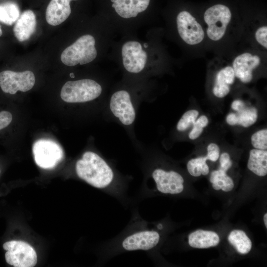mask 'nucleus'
<instances>
[{
	"instance_id": "1",
	"label": "nucleus",
	"mask_w": 267,
	"mask_h": 267,
	"mask_svg": "<svg viewBox=\"0 0 267 267\" xmlns=\"http://www.w3.org/2000/svg\"><path fill=\"white\" fill-rule=\"evenodd\" d=\"M77 176L89 185L104 189L110 186L115 179L111 166L97 153L87 151L76 162Z\"/></svg>"
},
{
	"instance_id": "2",
	"label": "nucleus",
	"mask_w": 267,
	"mask_h": 267,
	"mask_svg": "<svg viewBox=\"0 0 267 267\" xmlns=\"http://www.w3.org/2000/svg\"><path fill=\"white\" fill-rule=\"evenodd\" d=\"M102 91V87L97 82L84 79L65 83L61 89L60 96L67 103H81L95 100Z\"/></svg>"
},
{
	"instance_id": "3",
	"label": "nucleus",
	"mask_w": 267,
	"mask_h": 267,
	"mask_svg": "<svg viewBox=\"0 0 267 267\" xmlns=\"http://www.w3.org/2000/svg\"><path fill=\"white\" fill-rule=\"evenodd\" d=\"M95 44V40L92 35H83L63 51L61 60L68 66L90 63L97 56Z\"/></svg>"
},
{
	"instance_id": "4",
	"label": "nucleus",
	"mask_w": 267,
	"mask_h": 267,
	"mask_svg": "<svg viewBox=\"0 0 267 267\" xmlns=\"http://www.w3.org/2000/svg\"><path fill=\"white\" fill-rule=\"evenodd\" d=\"M203 19L208 38L212 41L219 42L226 34L231 22L232 13L226 5L217 4L206 10Z\"/></svg>"
},
{
	"instance_id": "5",
	"label": "nucleus",
	"mask_w": 267,
	"mask_h": 267,
	"mask_svg": "<svg viewBox=\"0 0 267 267\" xmlns=\"http://www.w3.org/2000/svg\"><path fill=\"white\" fill-rule=\"evenodd\" d=\"M2 247L6 262L14 267H33L37 263V253L32 246L22 241L11 240Z\"/></svg>"
},
{
	"instance_id": "6",
	"label": "nucleus",
	"mask_w": 267,
	"mask_h": 267,
	"mask_svg": "<svg viewBox=\"0 0 267 267\" xmlns=\"http://www.w3.org/2000/svg\"><path fill=\"white\" fill-rule=\"evenodd\" d=\"M32 151L36 164L44 169L53 168L61 162L64 156L61 146L49 139L42 138L35 141Z\"/></svg>"
},
{
	"instance_id": "7",
	"label": "nucleus",
	"mask_w": 267,
	"mask_h": 267,
	"mask_svg": "<svg viewBox=\"0 0 267 267\" xmlns=\"http://www.w3.org/2000/svg\"><path fill=\"white\" fill-rule=\"evenodd\" d=\"M109 107L112 115L125 126H131L136 118V109L129 92L120 89L111 95Z\"/></svg>"
},
{
	"instance_id": "8",
	"label": "nucleus",
	"mask_w": 267,
	"mask_h": 267,
	"mask_svg": "<svg viewBox=\"0 0 267 267\" xmlns=\"http://www.w3.org/2000/svg\"><path fill=\"white\" fill-rule=\"evenodd\" d=\"M178 34L187 44L196 45L203 42L205 32L201 24L189 12L182 10L176 18Z\"/></svg>"
},
{
	"instance_id": "9",
	"label": "nucleus",
	"mask_w": 267,
	"mask_h": 267,
	"mask_svg": "<svg viewBox=\"0 0 267 267\" xmlns=\"http://www.w3.org/2000/svg\"><path fill=\"white\" fill-rule=\"evenodd\" d=\"M35 77L33 72L4 70L0 72V87L3 92L15 94L18 91L26 92L34 87Z\"/></svg>"
},
{
	"instance_id": "10",
	"label": "nucleus",
	"mask_w": 267,
	"mask_h": 267,
	"mask_svg": "<svg viewBox=\"0 0 267 267\" xmlns=\"http://www.w3.org/2000/svg\"><path fill=\"white\" fill-rule=\"evenodd\" d=\"M123 66L128 72L137 74L141 72L146 64L147 55L140 43L130 41L122 47Z\"/></svg>"
},
{
	"instance_id": "11",
	"label": "nucleus",
	"mask_w": 267,
	"mask_h": 267,
	"mask_svg": "<svg viewBox=\"0 0 267 267\" xmlns=\"http://www.w3.org/2000/svg\"><path fill=\"white\" fill-rule=\"evenodd\" d=\"M261 62L260 56L254 53L244 52L237 55L231 64L235 77L243 83H250L253 78V71Z\"/></svg>"
},
{
	"instance_id": "12",
	"label": "nucleus",
	"mask_w": 267,
	"mask_h": 267,
	"mask_svg": "<svg viewBox=\"0 0 267 267\" xmlns=\"http://www.w3.org/2000/svg\"><path fill=\"white\" fill-rule=\"evenodd\" d=\"M151 175L157 190L162 193L176 194L183 190V178L176 171L157 168L153 171Z\"/></svg>"
},
{
	"instance_id": "13",
	"label": "nucleus",
	"mask_w": 267,
	"mask_h": 267,
	"mask_svg": "<svg viewBox=\"0 0 267 267\" xmlns=\"http://www.w3.org/2000/svg\"><path fill=\"white\" fill-rule=\"evenodd\" d=\"M159 240L160 235L157 231L142 230L127 236L122 246L127 251L149 250L156 246Z\"/></svg>"
},
{
	"instance_id": "14",
	"label": "nucleus",
	"mask_w": 267,
	"mask_h": 267,
	"mask_svg": "<svg viewBox=\"0 0 267 267\" xmlns=\"http://www.w3.org/2000/svg\"><path fill=\"white\" fill-rule=\"evenodd\" d=\"M231 108L236 112L229 113L226 116V121L229 125L248 128L256 122L258 111L256 108L247 107L243 101L239 99L232 102Z\"/></svg>"
},
{
	"instance_id": "15",
	"label": "nucleus",
	"mask_w": 267,
	"mask_h": 267,
	"mask_svg": "<svg viewBox=\"0 0 267 267\" xmlns=\"http://www.w3.org/2000/svg\"><path fill=\"white\" fill-rule=\"evenodd\" d=\"M221 60L222 65L216 73L212 91L219 98H223L230 91V86L235 81V76L231 65Z\"/></svg>"
},
{
	"instance_id": "16",
	"label": "nucleus",
	"mask_w": 267,
	"mask_h": 267,
	"mask_svg": "<svg viewBox=\"0 0 267 267\" xmlns=\"http://www.w3.org/2000/svg\"><path fill=\"white\" fill-rule=\"evenodd\" d=\"M76 0H51L45 11V19L51 26L58 25L65 21L71 14L70 3Z\"/></svg>"
},
{
	"instance_id": "17",
	"label": "nucleus",
	"mask_w": 267,
	"mask_h": 267,
	"mask_svg": "<svg viewBox=\"0 0 267 267\" xmlns=\"http://www.w3.org/2000/svg\"><path fill=\"white\" fill-rule=\"evenodd\" d=\"M112 7L121 17L134 18L148 7L150 0H111Z\"/></svg>"
},
{
	"instance_id": "18",
	"label": "nucleus",
	"mask_w": 267,
	"mask_h": 267,
	"mask_svg": "<svg viewBox=\"0 0 267 267\" xmlns=\"http://www.w3.org/2000/svg\"><path fill=\"white\" fill-rule=\"evenodd\" d=\"M37 26L36 17L31 10L23 11L20 15L13 28L15 37L19 42L28 40L34 34Z\"/></svg>"
},
{
	"instance_id": "19",
	"label": "nucleus",
	"mask_w": 267,
	"mask_h": 267,
	"mask_svg": "<svg viewBox=\"0 0 267 267\" xmlns=\"http://www.w3.org/2000/svg\"><path fill=\"white\" fill-rule=\"evenodd\" d=\"M219 242V235L212 231L198 229L188 236L189 245L195 248H208L218 245Z\"/></svg>"
},
{
	"instance_id": "20",
	"label": "nucleus",
	"mask_w": 267,
	"mask_h": 267,
	"mask_svg": "<svg viewBox=\"0 0 267 267\" xmlns=\"http://www.w3.org/2000/svg\"><path fill=\"white\" fill-rule=\"evenodd\" d=\"M248 169L259 177L267 174V151L253 149L250 150L247 163Z\"/></svg>"
},
{
	"instance_id": "21",
	"label": "nucleus",
	"mask_w": 267,
	"mask_h": 267,
	"mask_svg": "<svg viewBox=\"0 0 267 267\" xmlns=\"http://www.w3.org/2000/svg\"><path fill=\"white\" fill-rule=\"evenodd\" d=\"M228 240L237 252L242 255L248 253L252 248V242L245 232L241 230H232L229 234Z\"/></svg>"
},
{
	"instance_id": "22",
	"label": "nucleus",
	"mask_w": 267,
	"mask_h": 267,
	"mask_svg": "<svg viewBox=\"0 0 267 267\" xmlns=\"http://www.w3.org/2000/svg\"><path fill=\"white\" fill-rule=\"evenodd\" d=\"M210 181L213 188L216 190L222 189L224 192H228L234 187L232 178L226 174V172L219 169L211 173Z\"/></svg>"
},
{
	"instance_id": "23",
	"label": "nucleus",
	"mask_w": 267,
	"mask_h": 267,
	"mask_svg": "<svg viewBox=\"0 0 267 267\" xmlns=\"http://www.w3.org/2000/svg\"><path fill=\"white\" fill-rule=\"evenodd\" d=\"M20 16L18 5L13 2L0 3V22L7 25L15 23Z\"/></svg>"
},
{
	"instance_id": "24",
	"label": "nucleus",
	"mask_w": 267,
	"mask_h": 267,
	"mask_svg": "<svg viewBox=\"0 0 267 267\" xmlns=\"http://www.w3.org/2000/svg\"><path fill=\"white\" fill-rule=\"evenodd\" d=\"M206 156L199 157L190 160L187 164L188 173L193 177L207 175L209 173V168L206 163Z\"/></svg>"
},
{
	"instance_id": "25",
	"label": "nucleus",
	"mask_w": 267,
	"mask_h": 267,
	"mask_svg": "<svg viewBox=\"0 0 267 267\" xmlns=\"http://www.w3.org/2000/svg\"><path fill=\"white\" fill-rule=\"evenodd\" d=\"M199 112L196 110H190L185 112L178 121L177 125V130L179 132L186 130L195 122Z\"/></svg>"
},
{
	"instance_id": "26",
	"label": "nucleus",
	"mask_w": 267,
	"mask_h": 267,
	"mask_svg": "<svg viewBox=\"0 0 267 267\" xmlns=\"http://www.w3.org/2000/svg\"><path fill=\"white\" fill-rule=\"evenodd\" d=\"M251 141L255 149L267 150V130H261L254 133L251 136Z\"/></svg>"
},
{
	"instance_id": "27",
	"label": "nucleus",
	"mask_w": 267,
	"mask_h": 267,
	"mask_svg": "<svg viewBox=\"0 0 267 267\" xmlns=\"http://www.w3.org/2000/svg\"><path fill=\"white\" fill-rule=\"evenodd\" d=\"M209 123L208 118L205 116H201L193 124V128L189 134V138L194 140L201 135L203 128L206 127Z\"/></svg>"
},
{
	"instance_id": "28",
	"label": "nucleus",
	"mask_w": 267,
	"mask_h": 267,
	"mask_svg": "<svg viewBox=\"0 0 267 267\" xmlns=\"http://www.w3.org/2000/svg\"><path fill=\"white\" fill-rule=\"evenodd\" d=\"M256 42L265 49L267 48V26L262 25L258 27L255 32Z\"/></svg>"
},
{
	"instance_id": "29",
	"label": "nucleus",
	"mask_w": 267,
	"mask_h": 267,
	"mask_svg": "<svg viewBox=\"0 0 267 267\" xmlns=\"http://www.w3.org/2000/svg\"><path fill=\"white\" fill-rule=\"evenodd\" d=\"M220 148L214 143H210L207 147V154L206 156L208 160L216 162L220 157Z\"/></svg>"
},
{
	"instance_id": "30",
	"label": "nucleus",
	"mask_w": 267,
	"mask_h": 267,
	"mask_svg": "<svg viewBox=\"0 0 267 267\" xmlns=\"http://www.w3.org/2000/svg\"><path fill=\"white\" fill-rule=\"evenodd\" d=\"M13 117L8 111L2 110L0 111V131L7 128L11 123Z\"/></svg>"
},
{
	"instance_id": "31",
	"label": "nucleus",
	"mask_w": 267,
	"mask_h": 267,
	"mask_svg": "<svg viewBox=\"0 0 267 267\" xmlns=\"http://www.w3.org/2000/svg\"><path fill=\"white\" fill-rule=\"evenodd\" d=\"M232 165V162L230 160L229 155L226 153H222L220 157L219 169L226 172L228 170Z\"/></svg>"
},
{
	"instance_id": "32",
	"label": "nucleus",
	"mask_w": 267,
	"mask_h": 267,
	"mask_svg": "<svg viewBox=\"0 0 267 267\" xmlns=\"http://www.w3.org/2000/svg\"><path fill=\"white\" fill-rule=\"evenodd\" d=\"M264 221L266 227L267 228V214L266 213L264 216Z\"/></svg>"
},
{
	"instance_id": "33",
	"label": "nucleus",
	"mask_w": 267,
	"mask_h": 267,
	"mask_svg": "<svg viewBox=\"0 0 267 267\" xmlns=\"http://www.w3.org/2000/svg\"><path fill=\"white\" fill-rule=\"evenodd\" d=\"M2 29H1V26L0 25V37L2 35Z\"/></svg>"
},
{
	"instance_id": "34",
	"label": "nucleus",
	"mask_w": 267,
	"mask_h": 267,
	"mask_svg": "<svg viewBox=\"0 0 267 267\" xmlns=\"http://www.w3.org/2000/svg\"></svg>"
}]
</instances>
